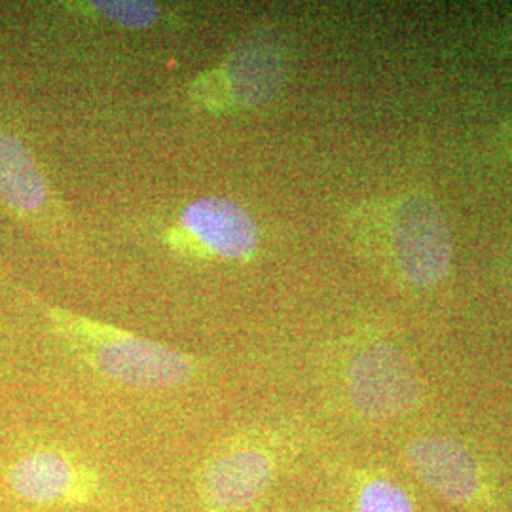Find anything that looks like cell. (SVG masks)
Masks as SVG:
<instances>
[{"label": "cell", "mask_w": 512, "mask_h": 512, "mask_svg": "<svg viewBox=\"0 0 512 512\" xmlns=\"http://www.w3.org/2000/svg\"><path fill=\"white\" fill-rule=\"evenodd\" d=\"M52 321L69 348L114 384L167 391L190 384L198 376L200 365L192 355L145 336L73 311L52 310Z\"/></svg>", "instance_id": "cell-1"}, {"label": "cell", "mask_w": 512, "mask_h": 512, "mask_svg": "<svg viewBox=\"0 0 512 512\" xmlns=\"http://www.w3.org/2000/svg\"><path fill=\"white\" fill-rule=\"evenodd\" d=\"M287 48L270 31L243 38L217 67L198 74L188 95L209 114H241L274 101L287 82Z\"/></svg>", "instance_id": "cell-2"}, {"label": "cell", "mask_w": 512, "mask_h": 512, "mask_svg": "<svg viewBox=\"0 0 512 512\" xmlns=\"http://www.w3.org/2000/svg\"><path fill=\"white\" fill-rule=\"evenodd\" d=\"M281 456L270 442L236 437L203 463L198 494L205 512H249L270 492Z\"/></svg>", "instance_id": "cell-3"}, {"label": "cell", "mask_w": 512, "mask_h": 512, "mask_svg": "<svg viewBox=\"0 0 512 512\" xmlns=\"http://www.w3.org/2000/svg\"><path fill=\"white\" fill-rule=\"evenodd\" d=\"M164 239L175 253L188 258L249 262L260 247V230L239 203L200 198L184 205Z\"/></svg>", "instance_id": "cell-4"}, {"label": "cell", "mask_w": 512, "mask_h": 512, "mask_svg": "<svg viewBox=\"0 0 512 512\" xmlns=\"http://www.w3.org/2000/svg\"><path fill=\"white\" fill-rule=\"evenodd\" d=\"M346 389L351 406L370 420H397L421 403V380L412 361L385 342L353 353L346 368Z\"/></svg>", "instance_id": "cell-5"}, {"label": "cell", "mask_w": 512, "mask_h": 512, "mask_svg": "<svg viewBox=\"0 0 512 512\" xmlns=\"http://www.w3.org/2000/svg\"><path fill=\"white\" fill-rule=\"evenodd\" d=\"M403 456L410 473L450 505L471 512L497 511L490 476L465 444L442 435H425L410 440Z\"/></svg>", "instance_id": "cell-6"}, {"label": "cell", "mask_w": 512, "mask_h": 512, "mask_svg": "<svg viewBox=\"0 0 512 512\" xmlns=\"http://www.w3.org/2000/svg\"><path fill=\"white\" fill-rule=\"evenodd\" d=\"M391 247L399 272L416 287H433L450 272V226L439 205L429 198L408 196L395 207Z\"/></svg>", "instance_id": "cell-7"}, {"label": "cell", "mask_w": 512, "mask_h": 512, "mask_svg": "<svg viewBox=\"0 0 512 512\" xmlns=\"http://www.w3.org/2000/svg\"><path fill=\"white\" fill-rule=\"evenodd\" d=\"M6 482L21 501L38 507H86L103 488L92 463L59 448H38L16 459Z\"/></svg>", "instance_id": "cell-8"}, {"label": "cell", "mask_w": 512, "mask_h": 512, "mask_svg": "<svg viewBox=\"0 0 512 512\" xmlns=\"http://www.w3.org/2000/svg\"><path fill=\"white\" fill-rule=\"evenodd\" d=\"M0 202L18 215H37L48 203V184L18 137L0 129Z\"/></svg>", "instance_id": "cell-9"}, {"label": "cell", "mask_w": 512, "mask_h": 512, "mask_svg": "<svg viewBox=\"0 0 512 512\" xmlns=\"http://www.w3.org/2000/svg\"><path fill=\"white\" fill-rule=\"evenodd\" d=\"M355 512H414V505L397 482L384 476H370L359 484Z\"/></svg>", "instance_id": "cell-10"}, {"label": "cell", "mask_w": 512, "mask_h": 512, "mask_svg": "<svg viewBox=\"0 0 512 512\" xmlns=\"http://www.w3.org/2000/svg\"><path fill=\"white\" fill-rule=\"evenodd\" d=\"M92 14L124 29H147L160 19V6L154 2H133V0H101L84 4Z\"/></svg>", "instance_id": "cell-11"}]
</instances>
